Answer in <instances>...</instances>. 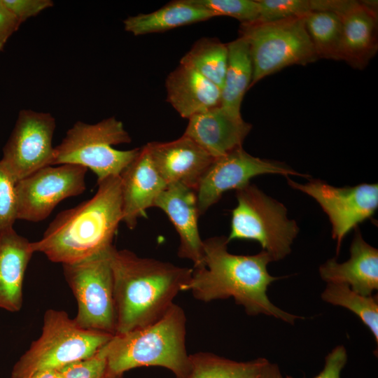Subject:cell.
Segmentation results:
<instances>
[{
  "instance_id": "6da1fadb",
  "label": "cell",
  "mask_w": 378,
  "mask_h": 378,
  "mask_svg": "<svg viewBox=\"0 0 378 378\" xmlns=\"http://www.w3.org/2000/svg\"><path fill=\"white\" fill-rule=\"evenodd\" d=\"M226 237L203 240L204 263L193 268L183 291H190L194 298L204 302L232 298L247 314H265L294 324L302 316L288 313L274 305L267 291L279 277L272 276L267 265L272 262L261 251L255 255H236L227 251Z\"/></svg>"
},
{
  "instance_id": "7a4b0ae2",
  "label": "cell",
  "mask_w": 378,
  "mask_h": 378,
  "mask_svg": "<svg viewBox=\"0 0 378 378\" xmlns=\"http://www.w3.org/2000/svg\"><path fill=\"white\" fill-rule=\"evenodd\" d=\"M116 314L115 335L150 325L174 304L176 295L188 282L192 268L180 267L134 252H110Z\"/></svg>"
},
{
  "instance_id": "3957f363",
  "label": "cell",
  "mask_w": 378,
  "mask_h": 378,
  "mask_svg": "<svg viewBox=\"0 0 378 378\" xmlns=\"http://www.w3.org/2000/svg\"><path fill=\"white\" fill-rule=\"evenodd\" d=\"M95 195L76 206L59 212L42 237L31 242L34 253L50 261L71 264L111 249L122 220L119 176L97 182Z\"/></svg>"
},
{
  "instance_id": "277c9868",
  "label": "cell",
  "mask_w": 378,
  "mask_h": 378,
  "mask_svg": "<svg viewBox=\"0 0 378 378\" xmlns=\"http://www.w3.org/2000/svg\"><path fill=\"white\" fill-rule=\"evenodd\" d=\"M186 317L183 309L173 304L155 322L128 332L114 335L104 346L106 375H122L142 366H159L184 378L190 366L186 347Z\"/></svg>"
},
{
  "instance_id": "5b68a950",
  "label": "cell",
  "mask_w": 378,
  "mask_h": 378,
  "mask_svg": "<svg viewBox=\"0 0 378 378\" xmlns=\"http://www.w3.org/2000/svg\"><path fill=\"white\" fill-rule=\"evenodd\" d=\"M113 335L79 326L64 311L48 309L41 336L14 365L12 378L43 370H59L94 355Z\"/></svg>"
},
{
  "instance_id": "8992f818",
  "label": "cell",
  "mask_w": 378,
  "mask_h": 378,
  "mask_svg": "<svg viewBox=\"0 0 378 378\" xmlns=\"http://www.w3.org/2000/svg\"><path fill=\"white\" fill-rule=\"evenodd\" d=\"M132 141L123 123L115 117L95 124L76 122L66 133L61 143L54 147L52 165L78 164L90 169L97 182L120 176L136 157L140 148L120 150L113 146Z\"/></svg>"
},
{
  "instance_id": "52a82bcc",
  "label": "cell",
  "mask_w": 378,
  "mask_h": 378,
  "mask_svg": "<svg viewBox=\"0 0 378 378\" xmlns=\"http://www.w3.org/2000/svg\"><path fill=\"white\" fill-rule=\"evenodd\" d=\"M236 197L237 204L231 211L228 242L255 241L272 261L287 256L299 227L294 220L288 218L285 206L251 183L237 190Z\"/></svg>"
},
{
  "instance_id": "ba28073f",
  "label": "cell",
  "mask_w": 378,
  "mask_h": 378,
  "mask_svg": "<svg viewBox=\"0 0 378 378\" xmlns=\"http://www.w3.org/2000/svg\"><path fill=\"white\" fill-rule=\"evenodd\" d=\"M304 16L241 24L240 36L248 44L253 64L250 88L285 67L308 64L318 59Z\"/></svg>"
},
{
  "instance_id": "9c48e42d",
  "label": "cell",
  "mask_w": 378,
  "mask_h": 378,
  "mask_svg": "<svg viewBox=\"0 0 378 378\" xmlns=\"http://www.w3.org/2000/svg\"><path fill=\"white\" fill-rule=\"evenodd\" d=\"M111 248L62 266L64 278L78 303V313L74 318L76 323L85 329L114 335L116 314L110 262Z\"/></svg>"
},
{
  "instance_id": "30bf717a",
  "label": "cell",
  "mask_w": 378,
  "mask_h": 378,
  "mask_svg": "<svg viewBox=\"0 0 378 378\" xmlns=\"http://www.w3.org/2000/svg\"><path fill=\"white\" fill-rule=\"evenodd\" d=\"M88 169L74 164L43 167L15 183L17 218L38 223L62 200L86 189Z\"/></svg>"
},
{
  "instance_id": "8fae6325",
  "label": "cell",
  "mask_w": 378,
  "mask_h": 378,
  "mask_svg": "<svg viewBox=\"0 0 378 378\" xmlns=\"http://www.w3.org/2000/svg\"><path fill=\"white\" fill-rule=\"evenodd\" d=\"M55 119L49 113L23 109L3 148L0 162L13 181L52 165Z\"/></svg>"
},
{
  "instance_id": "7c38bea8",
  "label": "cell",
  "mask_w": 378,
  "mask_h": 378,
  "mask_svg": "<svg viewBox=\"0 0 378 378\" xmlns=\"http://www.w3.org/2000/svg\"><path fill=\"white\" fill-rule=\"evenodd\" d=\"M288 185L314 198L329 218L338 254L344 237L370 218L378 207V184L334 187L318 179L300 184L286 177Z\"/></svg>"
},
{
  "instance_id": "4fadbf2b",
  "label": "cell",
  "mask_w": 378,
  "mask_h": 378,
  "mask_svg": "<svg viewBox=\"0 0 378 378\" xmlns=\"http://www.w3.org/2000/svg\"><path fill=\"white\" fill-rule=\"evenodd\" d=\"M267 174L307 176L282 162L254 157L238 148L214 159L201 178L196 190L200 215L217 203L224 192L237 190L251 178Z\"/></svg>"
},
{
  "instance_id": "5bb4252c",
  "label": "cell",
  "mask_w": 378,
  "mask_h": 378,
  "mask_svg": "<svg viewBox=\"0 0 378 378\" xmlns=\"http://www.w3.org/2000/svg\"><path fill=\"white\" fill-rule=\"evenodd\" d=\"M332 12L342 24L341 60L364 69L377 48V15L372 3L335 0Z\"/></svg>"
},
{
  "instance_id": "9a60e30c",
  "label": "cell",
  "mask_w": 378,
  "mask_h": 378,
  "mask_svg": "<svg viewBox=\"0 0 378 378\" xmlns=\"http://www.w3.org/2000/svg\"><path fill=\"white\" fill-rule=\"evenodd\" d=\"M146 146L155 168L167 185L180 183L195 191L214 159L183 134L172 141L150 142Z\"/></svg>"
},
{
  "instance_id": "2e32d148",
  "label": "cell",
  "mask_w": 378,
  "mask_h": 378,
  "mask_svg": "<svg viewBox=\"0 0 378 378\" xmlns=\"http://www.w3.org/2000/svg\"><path fill=\"white\" fill-rule=\"evenodd\" d=\"M153 206L165 213L176 230L180 239L178 257L190 260L193 268L202 267L204 248L198 229L200 215L196 191L180 183L168 184Z\"/></svg>"
},
{
  "instance_id": "e0dca14e",
  "label": "cell",
  "mask_w": 378,
  "mask_h": 378,
  "mask_svg": "<svg viewBox=\"0 0 378 378\" xmlns=\"http://www.w3.org/2000/svg\"><path fill=\"white\" fill-rule=\"evenodd\" d=\"M122 220L133 230L139 219L146 216V210L167 184L155 168L146 146L140 148L136 157L120 174Z\"/></svg>"
},
{
  "instance_id": "ac0fdd59",
  "label": "cell",
  "mask_w": 378,
  "mask_h": 378,
  "mask_svg": "<svg viewBox=\"0 0 378 378\" xmlns=\"http://www.w3.org/2000/svg\"><path fill=\"white\" fill-rule=\"evenodd\" d=\"M251 128L241 116L234 115L219 106L190 118L183 135L215 159L242 147Z\"/></svg>"
},
{
  "instance_id": "d6986e66",
  "label": "cell",
  "mask_w": 378,
  "mask_h": 378,
  "mask_svg": "<svg viewBox=\"0 0 378 378\" xmlns=\"http://www.w3.org/2000/svg\"><path fill=\"white\" fill-rule=\"evenodd\" d=\"M318 271L321 278L328 284H346L363 295H372L378 289V250L368 244L356 228L350 258L342 263L335 258L329 259Z\"/></svg>"
},
{
  "instance_id": "ffe728a7",
  "label": "cell",
  "mask_w": 378,
  "mask_h": 378,
  "mask_svg": "<svg viewBox=\"0 0 378 378\" xmlns=\"http://www.w3.org/2000/svg\"><path fill=\"white\" fill-rule=\"evenodd\" d=\"M34 251L14 228L0 231V308L17 312L22 306V285Z\"/></svg>"
},
{
  "instance_id": "44dd1931",
  "label": "cell",
  "mask_w": 378,
  "mask_h": 378,
  "mask_svg": "<svg viewBox=\"0 0 378 378\" xmlns=\"http://www.w3.org/2000/svg\"><path fill=\"white\" fill-rule=\"evenodd\" d=\"M166 90L167 101L184 118L220 105V88L181 64L168 75Z\"/></svg>"
},
{
  "instance_id": "7402d4cb",
  "label": "cell",
  "mask_w": 378,
  "mask_h": 378,
  "mask_svg": "<svg viewBox=\"0 0 378 378\" xmlns=\"http://www.w3.org/2000/svg\"><path fill=\"white\" fill-rule=\"evenodd\" d=\"M217 15L191 0H176L150 13L130 16L123 21L125 31L134 36L158 33L208 20Z\"/></svg>"
},
{
  "instance_id": "603a6c76",
  "label": "cell",
  "mask_w": 378,
  "mask_h": 378,
  "mask_svg": "<svg viewBox=\"0 0 378 378\" xmlns=\"http://www.w3.org/2000/svg\"><path fill=\"white\" fill-rule=\"evenodd\" d=\"M227 64L223 87L220 106L236 116H241L244 96L251 86L253 64L246 40L239 36L227 43Z\"/></svg>"
},
{
  "instance_id": "cb8c5ba5",
  "label": "cell",
  "mask_w": 378,
  "mask_h": 378,
  "mask_svg": "<svg viewBox=\"0 0 378 378\" xmlns=\"http://www.w3.org/2000/svg\"><path fill=\"white\" fill-rule=\"evenodd\" d=\"M190 360L184 378H258L269 362L265 358L239 362L209 352L190 354Z\"/></svg>"
},
{
  "instance_id": "d4e9b609",
  "label": "cell",
  "mask_w": 378,
  "mask_h": 378,
  "mask_svg": "<svg viewBox=\"0 0 378 378\" xmlns=\"http://www.w3.org/2000/svg\"><path fill=\"white\" fill-rule=\"evenodd\" d=\"M188 66L221 90L227 64V46L216 38H202L181 58Z\"/></svg>"
},
{
  "instance_id": "484cf974",
  "label": "cell",
  "mask_w": 378,
  "mask_h": 378,
  "mask_svg": "<svg viewBox=\"0 0 378 378\" xmlns=\"http://www.w3.org/2000/svg\"><path fill=\"white\" fill-rule=\"evenodd\" d=\"M307 31L318 59L341 60L342 24L332 11H312L304 16Z\"/></svg>"
},
{
  "instance_id": "4316f807",
  "label": "cell",
  "mask_w": 378,
  "mask_h": 378,
  "mask_svg": "<svg viewBox=\"0 0 378 378\" xmlns=\"http://www.w3.org/2000/svg\"><path fill=\"white\" fill-rule=\"evenodd\" d=\"M326 302L344 307L356 314L378 342V297L363 295L348 285L328 283L321 293Z\"/></svg>"
},
{
  "instance_id": "83f0119b",
  "label": "cell",
  "mask_w": 378,
  "mask_h": 378,
  "mask_svg": "<svg viewBox=\"0 0 378 378\" xmlns=\"http://www.w3.org/2000/svg\"><path fill=\"white\" fill-rule=\"evenodd\" d=\"M259 16L255 22H267L303 17L317 11L316 0H257Z\"/></svg>"
},
{
  "instance_id": "f1b7e54d",
  "label": "cell",
  "mask_w": 378,
  "mask_h": 378,
  "mask_svg": "<svg viewBox=\"0 0 378 378\" xmlns=\"http://www.w3.org/2000/svg\"><path fill=\"white\" fill-rule=\"evenodd\" d=\"M191 1L214 13L217 16L226 15L234 18L241 24L257 21L259 5L253 0H191Z\"/></svg>"
},
{
  "instance_id": "f546056e",
  "label": "cell",
  "mask_w": 378,
  "mask_h": 378,
  "mask_svg": "<svg viewBox=\"0 0 378 378\" xmlns=\"http://www.w3.org/2000/svg\"><path fill=\"white\" fill-rule=\"evenodd\" d=\"M104 346L94 355L59 369L62 378H103L106 370Z\"/></svg>"
},
{
  "instance_id": "4dcf8cb0",
  "label": "cell",
  "mask_w": 378,
  "mask_h": 378,
  "mask_svg": "<svg viewBox=\"0 0 378 378\" xmlns=\"http://www.w3.org/2000/svg\"><path fill=\"white\" fill-rule=\"evenodd\" d=\"M15 183L0 162V231L13 228L18 220Z\"/></svg>"
},
{
  "instance_id": "1f68e13d",
  "label": "cell",
  "mask_w": 378,
  "mask_h": 378,
  "mask_svg": "<svg viewBox=\"0 0 378 378\" xmlns=\"http://www.w3.org/2000/svg\"><path fill=\"white\" fill-rule=\"evenodd\" d=\"M20 24L53 6L50 0H1Z\"/></svg>"
},
{
  "instance_id": "d6a6232c",
  "label": "cell",
  "mask_w": 378,
  "mask_h": 378,
  "mask_svg": "<svg viewBox=\"0 0 378 378\" xmlns=\"http://www.w3.org/2000/svg\"><path fill=\"white\" fill-rule=\"evenodd\" d=\"M347 352L343 345L335 346L325 358L323 370L314 378H340L347 362ZM284 378H294L287 375Z\"/></svg>"
},
{
  "instance_id": "836d02e7",
  "label": "cell",
  "mask_w": 378,
  "mask_h": 378,
  "mask_svg": "<svg viewBox=\"0 0 378 378\" xmlns=\"http://www.w3.org/2000/svg\"><path fill=\"white\" fill-rule=\"evenodd\" d=\"M20 23L0 0V52L8 38L19 29Z\"/></svg>"
},
{
  "instance_id": "e575fe53",
  "label": "cell",
  "mask_w": 378,
  "mask_h": 378,
  "mask_svg": "<svg viewBox=\"0 0 378 378\" xmlns=\"http://www.w3.org/2000/svg\"><path fill=\"white\" fill-rule=\"evenodd\" d=\"M258 378H284L281 372L279 367L276 363L270 361L262 369Z\"/></svg>"
},
{
  "instance_id": "d590c367",
  "label": "cell",
  "mask_w": 378,
  "mask_h": 378,
  "mask_svg": "<svg viewBox=\"0 0 378 378\" xmlns=\"http://www.w3.org/2000/svg\"><path fill=\"white\" fill-rule=\"evenodd\" d=\"M25 378H62L58 370H43L37 371Z\"/></svg>"
},
{
  "instance_id": "8d00e7d4",
  "label": "cell",
  "mask_w": 378,
  "mask_h": 378,
  "mask_svg": "<svg viewBox=\"0 0 378 378\" xmlns=\"http://www.w3.org/2000/svg\"><path fill=\"white\" fill-rule=\"evenodd\" d=\"M103 378H122V375H114V376H111V375H106L105 374L104 377Z\"/></svg>"
}]
</instances>
